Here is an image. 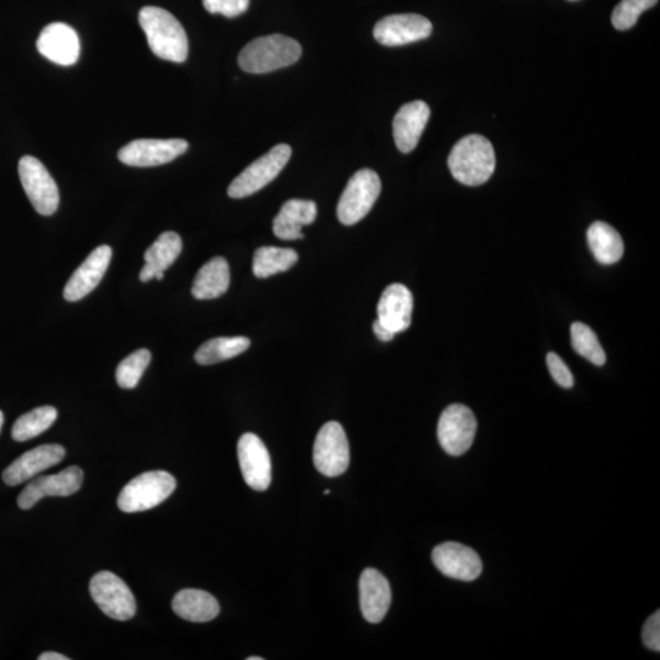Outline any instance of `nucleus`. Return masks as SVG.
Instances as JSON below:
<instances>
[{
    "instance_id": "nucleus-26",
    "label": "nucleus",
    "mask_w": 660,
    "mask_h": 660,
    "mask_svg": "<svg viewBox=\"0 0 660 660\" xmlns=\"http://www.w3.org/2000/svg\"><path fill=\"white\" fill-rule=\"evenodd\" d=\"M587 240L599 263L614 264L624 255V241L612 225L593 223L587 231Z\"/></svg>"
},
{
    "instance_id": "nucleus-4",
    "label": "nucleus",
    "mask_w": 660,
    "mask_h": 660,
    "mask_svg": "<svg viewBox=\"0 0 660 660\" xmlns=\"http://www.w3.org/2000/svg\"><path fill=\"white\" fill-rule=\"evenodd\" d=\"M174 476L165 471H148L131 480L120 492L118 506L124 513H140L156 508L173 494Z\"/></svg>"
},
{
    "instance_id": "nucleus-19",
    "label": "nucleus",
    "mask_w": 660,
    "mask_h": 660,
    "mask_svg": "<svg viewBox=\"0 0 660 660\" xmlns=\"http://www.w3.org/2000/svg\"><path fill=\"white\" fill-rule=\"evenodd\" d=\"M414 297L405 285L395 283L383 291L377 306L378 321L395 335L411 326Z\"/></svg>"
},
{
    "instance_id": "nucleus-21",
    "label": "nucleus",
    "mask_w": 660,
    "mask_h": 660,
    "mask_svg": "<svg viewBox=\"0 0 660 660\" xmlns=\"http://www.w3.org/2000/svg\"><path fill=\"white\" fill-rule=\"evenodd\" d=\"M429 117L431 109L423 101L406 103L399 109L393 121V135L399 151L410 153L415 150Z\"/></svg>"
},
{
    "instance_id": "nucleus-28",
    "label": "nucleus",
    "mask_w": 660,
    "mask_h": 660,
    "mask_svg": "<svg viewBox=\"0 0 660 660\" xmlns=\"http://www.w3.org/2000/svg\"><path fill=\"white\" fill-rule=\"evenodd\" d=\"M250 345V339L245 337L214 338L198 348L195 361L202 366L214 365L241 355Z\"/></svg>"
},
{
    "instance_id": "nucleus-35",
    "label": "nucleus",
    "mask_w": 660,
    "mask_h": 660,
    "mask_svg": "<svg viewBox=\"0 0 660 660\" xmlns=\"http://www.w3.org/2000/svg\"><path fill=\"white\" fill-rule=\"evenodd\" d=\"M642 640L651 651H660V613H654L649 618L642 630Z\"/></svg>"
},
{
    "instance_id": "nucleus-25",
    "label": "nucleus",
    "mask_w": 660,
    "mask_h": 660,
    "mask_svg": "<svg viewBox=\"0 0 660 660\" xmlns=\"http://www.w3.org/2000/svg\"><path fill=\"white\" fill-rule=\"evenodd\" d=\"M230 269L223 257H214L198 271L192 285V296L197 300H213L227 293Z\"/></svg>"
},
{
    "instance_id": "nucleus-34",
    "label": "nucleus",
    "mask_w": 660,
    "mask_h": 660,
    "mask_svg": "<svg viewBox=\"0 0 660 660\" xmlns=\"http://www.w3.org/2000/svg\"><path fill=\"white\" fill-rule=\"evenodd\" d=\"M547 366L554 381L560 387L566 389L572 388V385H574V376H572L569 367L565 365V362L555 352H549L547 355Z\"/></svg>"
},
{
    "instance_id": "nucleus-32",
    "label": "nucleus",
    "mask_w": 660,
    "mask_h": 660,
    "mask_svg": "<svg viewBox=\"0 0 660 660\" xmlns=\"http://www.w3.org/2000/svg\"><path fill=\"white\" fill-rule=\"evenodd\" d=\"M658 2L659 0H621L613 11V26L619 31L630 30L636 25L643 11L656 7Z\"/></svg>"
},
{
    "instance_id": "nucleus-31",
    "label": "nucleus",
    "mask_w": 660,
    "mask_h": 660,
    "mask_svg": "<svg viewBox=\"0 0 660 660\" xmlns=\"http://www.w3.org/2000/svg\"><path fill=\"white\" fill-rule=\"evenodd\" d=\"M151 359V352L147 349L137 350L132 352L128 357H125L119 363L117 373H115L119 387L123 389L136 388L146 368L150 365Z\"/></svg>"
},
{
    "instance_id": "nucleus-22",
    "label": "nucleus",
    "mask_w": 660,
    "mask_h": 660,
    "mask_svg": "<svg viewBox=\"0 0 660 660\" xmlns=\"http://www.w3.org/2000/svg\"><path fill=\"white\" fill-rule=\"evenodd\" d=\"M183 251V240L174 231H165L153 242L145 253V267L141 269V282L147 283L151 279L162 280L164 272L172 266L176 258Z\"/></svg>"
},
{
    "instance_id": "nucleus-9",
    "label": "nucleus",
    "mask_w": 660,
    "mask_h": 660,
    "mask_svg": "<svg viewBox=\"0 0 660 660\" xmlns=\"http://www.w3.org/2000/svg\"><path fill=\"white\" fill-rule=\"evenodd\" d=\"M19 176L31 205L38 213L42 216H52L57 212L60 201L58 186L37 158L22 157L19 162Z\"/></svg>"
},
{
    "instance_id": "nucleus-13",
    "label": "nucleus",
    "mask_w": 660,
    "mask_h": 660,
    "mask_svg": "<svg viewBox=\"0 0 660 660\" xmlns=\"http://www.w3.org/2000/svg\"><path fill=\"white\" fill-rule=\"evenodd\" d=\"M82 482L84 472L77 466H70L57 475L37 477L20 493L19 508L29 510L46 497H69L79 491Z\"/></svg>"
},
{
    "instance_id": "nucleus-3",
    "label": "nucleus",
    "mask_w": 660,
    "mask_h": 660,
    "mask_svg": "<svg viewBox=\"0 0 660 660\" xmlns=\"http://www.w3.org/2000/svg\"><path fill=\"white\" fill-rule=\"evenodd\" d=\"M301 54L299 42L275 33L246 44L239 54L238 62L246 73L266 74L295 64Z\"/></svg>"
},
{
    "instance_id": "nucleus-30",
    "label": "nucleus",
    "mask_w": 660,
    "mask_h": 660,
    "mask_svg": "<svg viewBox=\"0 0 660 660\" xmlns=\"http://www.w3.org/2000/svg\"><path fill=\"white\" fill-rule=\"evenodd\" d=\"M571 344L577 354L593 365L603 366L607 357L593 330L586 324L576 322L571 326Z\"/></svg>"
},
{
    "instance_id": "nucleus-20",
    "label": "nucleus",
    "mask_w": 660,
    "mask_h": 660,
    "mask_svg": "<svg viewBox=\"0 0 660 660\" xmlns=\"http://www.w3.org/2000/svg\"><path fill=\"white\" fill-rule=\"evenodd\" d=\"M359 586L363 618L371 624L381 623L392 603L389 581L378 570L368 568L363 570Z\"/></svg>"
},
{
    "instance_id": "nucleus-6",
    "label": "nucleus",
    "mask_w": 660,
    "mask_h": 660,
    "mask_svg": "<svg viewBox=\"0 0 660 660\" xmlns=\"http://www.w3.org/2000/svg\"><path fill=\"white\" fill-rule=\"evenodd\" d=\"M289 145H277L258 158L233 180L228 189L231 198H244L256 194L277 178L291 157Z\"/></svg>"
},
{
    "instance_id": "nucleus-27",
    "label": "nucleus",
    "mask_w": 660,
    "mask_h": 660,
    "mask_svg": "<svg viewBox=\"0 0 660 660\" xmlns=\"http://www.w3.org/2000/svg\"><path fill=\"white\" fill-rule=\"evenodd\" d=\"M299 256L294 250L283 247L263 246L253 256L252 271L257 278H268L288 271L295 266Z\"/></svg>"
},
{
    "instance_id": "nucleus-38",
    "label": "nucleus",
    "mask_w": 660,
    "mask_h": 660,
    "mask_svg": "<svg viewBox=\"0 0 660 660\" xmlns=\"http://www.w3.org/2000/svg\"><path fill=\"white\" fill-rule=\"evenodd\" d=\"M3 423H4V415L3 412L0 411V432H2Z\"/></svg>"
},
{
    "instance_id": "nucleus-12",
    "label": "nucleus",
    "mask_w": 660,
    "mask_h": 660,
    "mask_svg": "<svg viewBox=\"0 0 660 660\" xmlns=\"http://www.w3.org/2000/svg\"><path fill=\"white\" fill-rule=\"evenodd\" d=\"M189 143L181 139H142L128 143L118 153L119 161L130 167H157L184 154Z\"/></svg>"
},
{
    "instance_id": "nucleus-10",
    "label": "nucleus",
    "mask_w": 660,
    "mask_h": 660,
    "mask_svg": "<svg viewBox=\"0 0 660 660\" xmlns=\"http://www.w3.org/2000/svg\"><path fill=\"white\" fill-rule=\"evenodd\" d=\"M476 431V417L465 405H450L439 417L437 428L439 444L451 456L465 454L472 447Z\"/></svg>"
},
{
    "instance_id": "nucleus-24",
    "label": "nucleus",
    "mask_w": 660,
    "mask_h": 660,
    "mask_svg": "<svg viewBox=\"0 0 660 660\" xmlns=\"http://www.w3.org/2000/svg\"><path fill=\"white\" fill-rule=\"evenodd\" d=\"M172 607L176 615L191 623H208L216 619L220 612L217 599L201 590H183L176 593Z\"/></svg>"
},
{
    "instance_id": "nucleus-39",
    "label": "nucleus",
    "mask_w": 660,
    "mask_h": 660,
    "mask_svg": "<svg viewBox=\"0 0 660 660\" xmlns=\"http://www.w3.org/2000/svg\"><path fill=\"white\" fill-rule=\"evenodd\" d=\"M247 660H263L262 657H249Z\"/></svg>"
},
{
    "instance_id": "nucleus-18",
    "label": "nucleus",
    "mask_w": 660,
    "mask_h": 660,
    "mask_svg": "<svg viewBox=\"0 0 660 660\" xmlns=\"http://www.w3.org/2000/svg\"><path fill=\"white\" fill-rule=\"evenodd\" d=\"M65 449L59 444L41 445L16 459L3 472V480L10 487L31 480L43 471L58 465L64 459Z\"/></svg>"
},
{
    "instance_id": "nucleus-14",
    "label": "nucleus",
    "mask_w": 660,
    "mask_h": 660,
    "mask_svg": "<svg viewBox=\"0 0 660 660\" xmlns=\"http://www.w3.org/2000/svg\"><path fill=\"white\" fill-rule=\"evenodd\" d=\"M238 456L242 477L255 491H266L272 482V461L266 445L253 433L239 439Z\"/></svg>"
},
{
    "instance_id": "nucleus-33",
    "label": "nucleus",
    "mask_w": 660,
    "mask_h": 660,
    "mask_svg": "<svg viewBox=\"0 0 660 660\" xmlns=\"http://www.w3.org/2000/svg\"><path fill=\"white\" fill-rule=\"evenodd\" d=\"M208 13L220 14L225 18H236L250 7V0H203Z\"/></svg>"
},
{
    "instance_id": "nucleus-11",
    "label": "nucleus",
    "mask_w": 660,
    "mask_h": 660,
    "mask_svg": "<svg viewBox=\"0 0 660 660\" xmlns=\"http://www.w3.org/2000/svg\"><path fill=\"white\" fill-rule=\"evenodd\" d=\"M432 30V22L425 16L395 14L379 20L374 26L373 36L383 46L398 47L426 40L431 36Z\"/></svg>"
},
{
    "instance_id": "nucleus-36",
    "label": "nucleus",
    "mask_w": 660,
    "mask_h": 660,
    "mask_svg": "<svg viewBox=\"0 0 660 660\" xmlns=\"http://www.w3.org/2000/svg\"><path fill=\"white\" fill-rule=\"evenodd\" d=\"M373 332L376 334V337L384 341V343H388V341H392L395 337V334L393 332H390V330L387 327H384L381 322L377 321L373 323Z\"/></svg>"
},
{
    "instance_id": "nucleus-1",
    "label": "nucleus",
    "mask_w": 660,
    "mask_h": 660,
    "mask_svg": "<svg viewBox=\"0 0 660 660\" xmlns=\"http://www.w3.org/2000/svg\"><path fill=\"white\" fill-rule=\"evenodd\" d=\"M141 29L148 46L157 57L173 63H184L189 54V40L183 25L169 11L145 7L139 15Z\"/></svg>"
},
{
    "instance_id": "nucleus-5",
    "label": "nucleus",
    "mask_w": 660,
    "mask_h": 660,
    "mask_svg": "<svg viewBox=\"0 0 660 660\" xmlns=\"http://www.w3.org/2000/svg\"><path fill=\"white\" fill-rule=\"evenodd\" d=\"M381 179L372 169H361L352 175L341 195L337 213L340 223L354 225L370 213L381 195Z\"/></svg>"
},
{
    "instance_id": "nucleus-17",
    "label": "nucleus",
    "mask_w": 660,
    "mask_h": 660,
    "mask_svg": "<svg viewBox=\"0 0 660 660\" xmlns=\"http://www.w3.org/2000/svg\"><path fill=\"white\" fill-rule=\"evenodd\" d=\"M37 49L52 63L69 66L80 57V40L73 27L63 22H53L44 27L37 40Z\"/></svg>"
},
{
    "instance_id": "nucleus-29",
    "label": "nucleus",
    "mask_w": 660,
    "mask_h": 660,
    "mask_svg": "<svg viewBox=\"0 0 660 660\" xmlns=\"http://www.w3.org/2000/svg\"><path fill=\"white\" fill-rule=\"evenodd\" d=\"M58 411L53 406H41L18 418L11 429V437L16 442H26L51 428L57 420Z\"/></svg>"
},
{
    "instance_id": "nucleus-16",
    "label": "nucleus",
    "mask_w": 660,
    "mask_h": 660,
    "mask_svg": "<svg viewBox=\"0 0 660 660\" xmlns=\"http://www.w3.org/2000/svg\"><path fill=\"white\" fill-rule=\"evenodd\" d=\"M112 256V247L108 245L93 250L66 283L64 299L69 302L80 301L95 290L106 274Z\"/></svg>"
},
{
    "instance_id": "nucleus-7",
    "label": "nucleus",
    "mask_w": 660,
    "mask_h": 660,
    "mask_svg": "<svg viewBox=\"0 0 660 660\" xmlns=\"http://www.w3.org/2000/svg\"><path fill=\"white\" fill-rule=\"evenodd\" d=\"M90 592L93 601L104 614L114 620L126 621L136 614L134 594L113 572L101 571L92 577Z\"/></svg>"
},
{
    "instance_id": "nucleus-15",
    "label": "nucleus",
    "mask_w": 660,
    "mask_h": 660,
    "mask_svg": "<svg viewBox=\"0 0 660 660\" xmlns=\"http://www.w3.org/2000/svg\"><path fill=\"white\" fill-rule=\"evenodd\" d=\"M432 560L436 568L450 579L473 581L482 574L483 564L480 555L461 543L440 544L434 548Z\"/></svg>"
},
{
    "instance_id": "nucleus-8",
    "label": "nucleus",
    "mask_w": 660,
    "mask_h": 660,
    "mask_svg": "<svg viewBox=\"0 0 660 660\" xmlns=\"http://www.w3.org/2000/svg\"><path fill=\"white\" fill-rule=\"evenodd\" d=\"M313 462L316 469L327 477H338L348 470L349 440L340 423L328 422L319 429L313 447Z\"/></svg>"
},
{
    "instance_id": "nucleus-23",
    "label": "nucleus",
    "mask_w": 660,
    "mask_h": 660,
    "mask_svg": "<svg viewBox=\"0 0 660 660\" xmlns=\"http://www.w3.org/2000/svg\"><path fill=\"white\" fill-rule=\"evenodd\" d=\"M317 218V205L313 201L289 200L286 201L278 216L274 218L273 231L277 238L282 240L304 239L302 228L310 225Z\"/></svg>"
},
{
    "instance_id": "nucleus-2",
    "label": "nucleus",
    "mask_w": 660,
    "mask_h": 660,
    "mask_svg": "<svg viewBox=\"0 0 660 660\" xmlns=\"http://www.w3.org/2000/svg\"><path fill=\"white\" fill-rule=\"evenodd\" d=\"M451 174L459 183L478 186L494 173L495 153L492 143L481 135H470L454 146L448 158Z\"/></svg>"
},
{
    "instance_id": "nucleus-37",
    "label": "nucleus",
    "mask_w": 660,
    "mask_h": 660,
    "mask_svg": "<svg viewBox=\"0 0 660 660\" xmlns=\"http://www.w3.org/2000/svg\"><path fill=\"white\" fill-rule=\"evenodd\" d=\"M40 660H69L68 657H65L64 654L60 653H55V652H46L42 653L40 657H38Z\"/></svg>"
}]
</instances>
